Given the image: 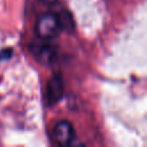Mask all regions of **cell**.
<instances>
[{"instance_id":"obj_1","label":"cell","mask_w":147,"mask_h":147,"mask_svg":"<svg viewBox=\"0 0 147 147\" xmlns=\"http://www.w3.org/2000/svg\"><path fill=\"white\" fill-rule=\"evenodd\" d=\"M56 45L49 41V39L39 38V40H34L30 45V51L33 57L41 63L42 65L51 64L56 56Z\"/></svg>"},{"instance_id":"obj_2","label":"cell","mask_w":147,"mask_h":147,"mask_svg":"<svg viewBox=\"0 0 147 147\" xmlns=\"http://www.w3.org/2000/svg\"><path fill=\"white\" fill-rule=\"evenodd\" d=\"M36 32L42 39H53L56 37L61 32L56 14L48 13L41 15L36 23Z\"/></svg>"},{"instance_id":"obj_3","label":"cell","mask_w":147,"mask_h":147,"mask_svg":"<svg viewBox=\"0 0 147 147\" xmlns=\"http://www.w3.org/2000/svg\"><path fill=\"white\" fill-rule=\"evenodd\" d=\"M64 95V83L60 75H54L46 86V99L49 106L56 105Z\"/></svg>"},{"instance_id":"obj_4","label":"cell","mask_w":147,"mask_h":147,"mask_svg":"<svg viewBox=\"0 0 147 147\" xmlns=\"http://www.w3.org/2000/svg\"><path fill=\"white\" fill-rule=\"evenodd\" d=\"M53 138L61 146L70 145L75 139V130L69 122L59 121L53 127Z\"/></svg>"},{"instance_id":"obj_5","label":"cell","mask_w":147,"mask_h":147,"mask_svg":"<svg viewBox=\"0 0 147 147\" xmlns=\"http://www.w3.org/2000/svg\"><path fill=\"white\" fill-rule=\"evenodd\" d=\"M56 16H57V20H59L61 31L72 32L75 30V20H74V16L71 15L70 11L63 9L59 14H56Z\"/></svg>"},{"instance_id":"obj_6","label":"cell","mask_w":147,"mask_h":147,"mask_svg":"<svg viewBox=\"0 0 147 147\" xmlns=\"http://www.w3.org/2000/svg\"><path fill=\"white\" fill-rule=\"evenodd\" d=\"M13 55V49L11 48H3L0 52V60H8Z\"/></svg>"},{"instance_id":"obj_7","label":"cell","mask_w":147,"mask_h":147,"mask_svg":"<svg viewBox=\"0 0 147 147\" xmlns=\"http://www.w3.org/2000/svg\"><path fill=\"white\" fill-rule=\"evenodd\" d=\"M42 3H45V5H54L57 0H40Z\"/></svg>"}]
</instances>
